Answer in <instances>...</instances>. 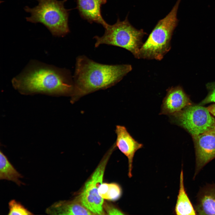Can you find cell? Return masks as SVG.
<instances>
[{
  "label": "cell",
  "instance_id": "obj_1",
  "mask_svg": "<svg viewBox=\"0 0 215 215\" xmlns=\"http://www.w3.org/2000/svg\"><path fill=\"white\" fill-rule=\"evenodd\" d=\"M22 93H36L71 96L74 82L69 71L36 60L31 61L12 80Z\"/></svg>",
  "mask_w": 215,
  "mask_h": 215
},
{
  "label": "cell",
  "instance_id": "obj_2",
  "mask_svg": "<svg viewBox=\"0 0 215 215\" xmlns=\"http://www.w3.org/2000/svg\"><path fill=\"white\" fill-rule=\"evenodd\" d=\"M132 70L129 64H106L94 61L84 55L76 58L71 102L97 90L105 89L120 82Z\"/></svg>",
  "mask_w": 215,
  "mask_h": 215
},
{
  "label": "cell",
  "instance_id": "obj_3",
  "mask_svg": "<svg viewBox=\"0 0 215 215\" xmlns=\"http://www.w3.org/2000/svg\"><path fill=\"white\" fill-rule=\"evenodd\" d=\"M38 4L33 8L26 6L24 10L30 16L27 22L44 25L55 36L63 37L70 31L68 24L69 10L65 8L67 0H36Z\"/></svg>",
  "mask_w": 215,
  "mask_h": 215
},
{
  "label": "cell",
  "instance_id": "obj_4",
  "mask_svg": "<svg viewBox=\"0 0 215 215\" xmlns=\"http://www.w3.org/2000/svg\"><path fill=\"white\" fill-rule=\"evenodd\" d=\"M181 0H177L171 11L159 20L141 47L138 58L161 60L170 50L171 41L178 20L177 13Z\"/></svg>",
  "mask_w": 215,
  "mask_h": 215
},
{
  "label": "cell",
  "instance_id": "obj_5",
  "mask_svg": "<svg viewBox=\"0 0 215 215\" xmlns=\"http://www.w3.org/2000/svg\"><path fill=\"white\" fill-rule=\"evenodd\" d=\"M105 32L102 36H95V47L102 44L114 46L125 48L130 51L138 58L139 50L143 44L142 39L146 33L142 29L138 30L129 22L127 16L123 21L118 19L113 25L104 28Z\"/></svg>",
  "mask_w": 215,
  "mask_h": 215
},
{
  "label": "cell",
  "instance_id": "obj_6",
  "mask_svg": "<svg viewBox=\"0 0 215 215\" xmlns=\"http://www.w3.org/2000/svg\"><path fill=\"white\" fill-rule=\"evenodd\" d=\"M207 108L201 105L188 106L171 116L173 122L185 129L192 136L215 131V118Z\"/></svg>",
  "mask_w": 215,
  "mask_h": 215
},
{
  "label": "cell",
  "instance_id": "obj_7",
  "mask_svg": "<svg viewBox=\"0 0 215 215\" xmlns=\"http://www.w3.org/2000/svg\"><path fill=\"white\" fill-rule=\"evenodd\" d=\"M115 149L113 145L107 152L86 182L81 193L76 199L93 214H106L103 207L104 199L99 195L98 190L102 183L108 161Z\"/></svg>",
  "mask_w": 215,
  "mask_h": 215
},
{
  "label": "cell",
  "instance_id": "obj_8",
  "mask_svg": "<svg viewBox=\"0 0 215 215\" xmlns=\"http://www.w3.org/2000/svg\"><path fill=\"white\" fill-rule=\"evenodd\" d=\"M195 150V176L207 163L215 158V131L193 136Z\"/></svg>",
  "mask_w": 215,
  "mask_h": 215
},
{
  "label": "cell",
  "instance_id": "obj_9",
  "mask_svg": "<svg viewBox=\"0 0 215 215\" xmlns=\"http://www.w3.org/2000/svg\"><path fill=\"white\" fill-rule=\"evenodd\" d=\"M115 133L117 138L115 144L116 147L128 159V175L131 178L132 176L133 162L135 154L138 150L143 147V145L136 140L124 126L117 125Z\"/></svg>",
  "mask_w": 215,
  "mask_h": 215
},
{
  "label": "cell",
  "instance_id": "obj_10",
  "mask_svg": "<svg viewBox=\"0 0 215 215\" xmlns=\"http://www.w3.org/2000/svg\"><path fill=\"white\" fill-rule=\"evenodd\" d=\"M191 105L189 96L181 86L171 87L167 90L159 114L170 116Z\"/></svg>",
  "mask_w": 215,
  "mask_h": 215
},
{
  "label": "cell",
  "instance_id": "obj_11",
  "mask_svg": "<svg viewBox=\"0 0 215 215\" xmlns=\"http://www.w3.org/2000/svg\"><path fill=\"white\" fill-rule=\"evenodd\" d=\"M107 0H77V8L81 16L90 23L95 22L105 28L108 25L102 15L101 7Z\"/></svg>",
  "mask_w": 215,
  "mask_h": 215
},
{
  "label": "cell",
  "instance_id": "obj_12",
  "mask_svg": "<svg viewBox=\"0 0 215 215\" xmlns=\"http://www.w3.org/2000/svg\"><path fill=\"white\" fill-rule=\"evenodd\" d=\"M46 213L50 215L93 214L77 199L56 202L46 209Z\"/></svg>",
  "mask_w": 215,
  "mask_h": 215
},
{
  "label": "cell",
  "instance_id": "obj_13",
  "mask_svg": "<svg viewBox=\"0 0 215 215\" xmlns=\"http://www.w3.org/2000/svg\"><path fill=\"white\" fill-rule=\"evenodd\" d=\"M195 209L198 214L215 215V184L208 185L200 190Z\"/></svg>",
  "mask_w": 215,
  "mask_h": 215
},
{
  "label": "cell",
  "instance_id": "obj_14",
  "mask_svg": "<svg viewBox=\"0 0 215 215\" xmlns=\"http://www.w3.org/2000/svg\"><path fill=\"white\" fill-rule=\"evenodd\" d=\"M176 215H195L194 209L185 190L182 169L180 176L179 188L174 209Z\"/></svg>",
  "mask_w": 215,
  "mask_h": 215
},
{
  "label": "cell",
  "instance_id": "obj_15",
  "mask_svg": "<svg viewBox=\"0 0 215 215\" xmlns=\"http://www.w3.org/2000/svg\"><path fill=\"white\" fill-rule=\"evenodd\" d=\"M9 162L6 156L0 152V179L12 181L19 186L23 184L20 179L23 177Z\"/></svg>",
  "mask_w": 215,
  "mask_h": 215
},
{
  "label": "cell",
  "instance_id": "obj_16",
  "mask_svg": "<svg viewBox=\"0 0 215 215\" xmlns=\"http://www.w3.org/2000/svg\"><path fill=\"white\" fill-rule=\"evenodd\" d=\"M98 193L103 199L116 201L121 196L122 190L120 186L116 183H103L99 187Z\"/></svg>",
  "mask_w": 215,
  "mask_h": 215
},
{
  "label": "cell",
  "instance_id": "obj_17",
  "mask_svg": "<svg viewBox=\"0 0 215 215\" xmlns=\"http://www.w3.org/2000/svg\"><path fill=\"white\" fill-rule=\"evenodd\" d=\"M8 205L9 215H28L33 214L20 203L14 199L10 201Z\"/></svg>",
  "mask_w": 215,
  "mask_h": 215
},
{
  "label": "cell",
  "instance_id": "obj_18",
  "mask_svg": "<svg viewBox=\"0 0 215 215\" xmlns=\"http://www.w3.org/2000/svg\"><path fill=\"white\" fill-rule=\"evenodd\" d=\"M208 94L206 98L201 102L200 105L211 102H215V82H209L206 85Z\"/></svg>",
  "mask_w": 215,
  "mask_h": 215
},
{
  "label": "cell",
  "instance_id": "obj_19",
  "mask_svg": "<svg viewBox=\"0 0 215 215\" xmlns=\"http://www.w3.org/2000/svg\"><path fill=\"white\" fill-rule=\"evenodd\" d=\"M105 213L108 215H122L124 213L121 211L111 205L106 204L103 205Z\"/></svg>",
  "mask_w": 215,
  "mask_h": 215
},
{
  "label": "cell",
  "instance_id": "obj_20",
  "mask_svg": "<svg viewBox=\"0 0 215 215\" xmlns=\"http://www.w3.org/2000/svg\"><path fill=\"white\" fill-rule=\"evenodd\" d=\"M207 108L211 113L215 116V104L209 106Z\"/></svg>",
  "mask_w": 215,
  "mask_h": 215
}]
</instances>
